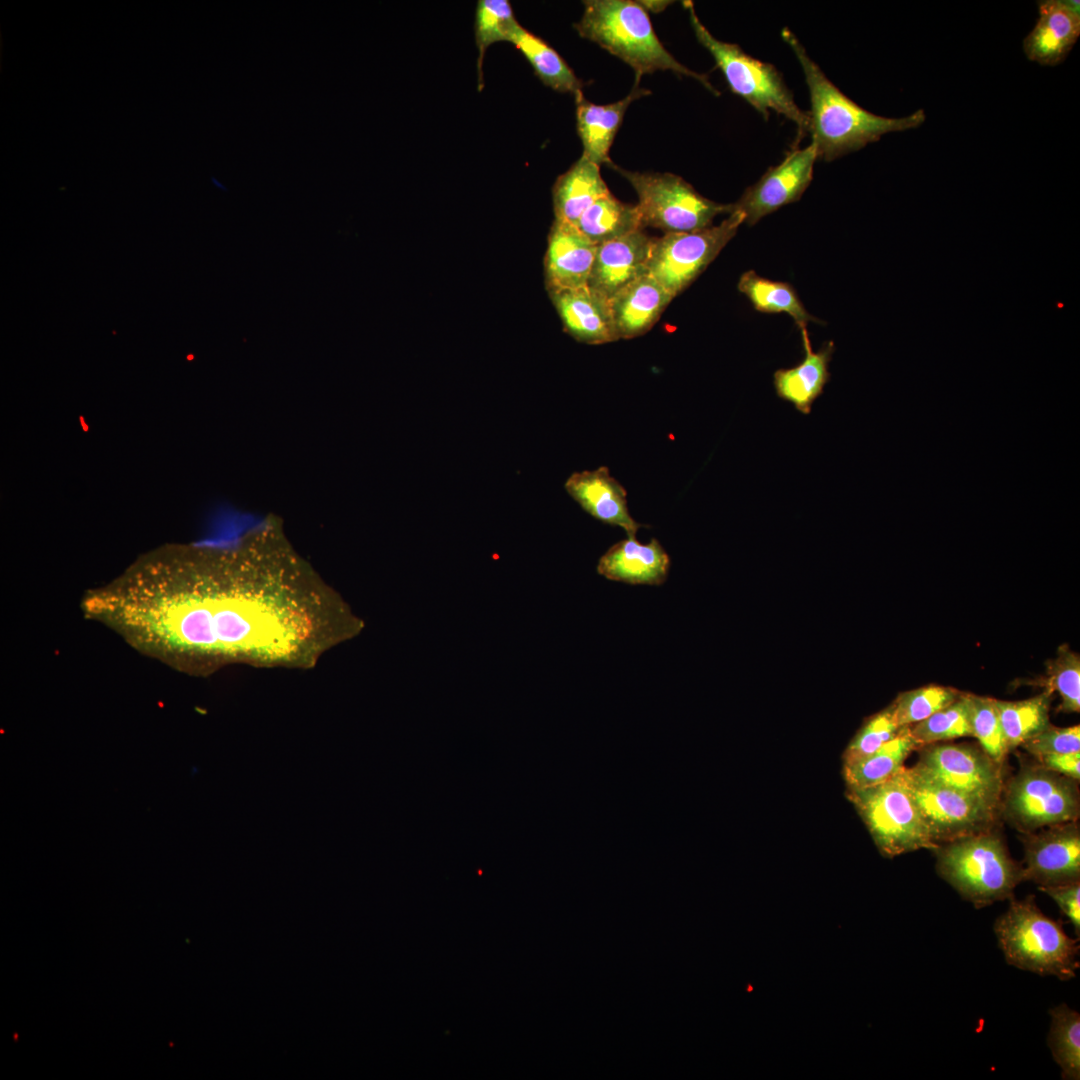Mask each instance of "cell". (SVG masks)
<instances>
[{
  "label": "cell",
  "instance_id": "1",
  "mask_svg": "<svg viewBox=\"0 0 1080 1080\" xmlns=\"http://www.w3.org/2000/svg\"><path fill=\"white\" fill-rule=\"evenodd\" d=\"M241 565H151L93 590L87 616L170 664L293 661L318 650L320 599L296 577Z\"/></svg>",
  "mask_w": 1080,
  "mask_h": 1080
},
{
  "label": "cell",
  "instance_id": "2",
  "mask_svg": "<svg viewBox=\"0 0 1080 1080\" xmlns=\"http://www.w3.org/2000/svg\"><path fill=\"white\" fill-rule=\"evenodd\" d=\"M803 70L810 95L809 133L818 158L832 161L892 132L918 128L925 120L923 109L889 118L873 114L840 91L810 58L804 46L788 28L781 32Z\"/></svg>",
  "mask_w": 1080,
  "mask_h": 1080
},
{
  "label": "cell",
  "instance_id": "3",
  "mask_svg": "<svg viewBox=\"0 0 1080 1080\" xmlns=\"http://www.w3.org/2000/svg\"><path fill=\"white\" fill-rule=\"evenodd\" d=\"M583 5L582 17L575 24L578 34L627 63L637 77L668 70L694 78L719 94L706 75L690 70L665 49L638 1L587 0Z\"/></svg>",
  "mask_w": 1080,
  "mask_h": 1080
},
{
  "label": "cell",
  "instance_id": "4",
  "mask_svg": "<svg viewBox=\"0 0 1080 1080\" xmlns=\"http://www.w3.org/2000/svg\"><path fill=\"white\" fill-rule=\"evenodd\" d=\"M1009 907L994 924L1005 960L1021 970L1062 981L1076 977L1080 966L1079 938L1068 936L1061 920L1046 916L1034 896L1010 898Z\"/></svg>",
  "mask_w": 1080,
  "mask_h": 1080
},
{
  "label": "cell",
  "instance_id": "5",
  "mask_svg": "<svg viewBox=\"0 0 1080 1080\" xmlns=\"http://www.w3.org/2000/svg\"><path fill=\"white\" fill-rule=\"evenodd\" d=\"M933 852L939 876L977 909L1012 898L1024 881L1022 864L992 829L942 843Z\"/></svg>",
  "mask_w": 1080,
  "mask_h": 1080
},
{
  "label": "cell",
  "instance_id": "6",
  "mask_svg": "<svg viewBox=\"0 0 1080 1080\" xmlns=\"http://www.w3.org/2000/svg\"><path fill=\"white\" fill-rule=\"evenodd\" d=\"M683 3L696 39L712 55L731 91L765 118L771 111L783 115L796 124L800 137L805 136L809 132L808 113L798 107L776 67L748 55L737 44L714 37L698 18L693 3Z\"/></svg>",
  "mask_w": 1080,
  "mask_h": 1080
},
{
  "label": "cell",
  "instance_id": "7",
  "mask_svg": "<svg viewBox=\"0 0 1080 1080\" xmlns=\"http://www.w3.org/2000/svg\"><path fill=\"white\" fill-rule=\"evenodd\" d=\"M903 768L884 782L846 792L878 850L889 858L939 846L905 783Z\"/></svg>",
  "mask_w": 1080,
  "mask_h": 1080
},
{
  "label": "cell",
  "instance_id": "8",
  "mask_svg": "<svg viewBox=\"0 0 1080 1080\" xmlns=\"http://www.w3.org/2000/svg\"><path fill=\"white\" fill-rule=\"evenodd\" d=\"M1078 782L1039 762L1022 763L1003 788L1000 813L1022 834L1077 821L1080 815Z\"/></svg>",
  "mask_w": 1080,
  "mask_h": 1080
},
{
  "label": "cell",
  "instance_id": "9",
  "mask_svg": "<svg viewBox=\"0 0 1080 1080\" xmlns=\"http://www.w3.org/2000/svg\"><path fill=\"white\" fill-rule=\"evenodd\" d=\"M610 167L636 191L639 200L636 206L643 228L650 226L665 233L693 232L710 227L720 214L732 213V204L717 203L702 196L678 175L628 171L614 163Z\"/></svg>",
  "mask_w": 1080,
  "mask_h": 1080
},
{
  "label": "cell",
  "instance_id": "10",
  "mask_svg": "<svg viewBox=\"0 0 1080 1080\" xmlns=\"http://www.w3.org/2000/svg\"><path fill=\"white\" fill-rule=\"evenodd\" d=\"M744 221L741 212L733 211L719 225L652 238L647 273L676 297L714 261Z\"/></svg>",
  "mask_w": 1080,
  "mask_h": 1080
},
{
  "label": "cell",
  "instance_id": "11",
  "mask_svg": "<svg viewBox=\"0 0 1080 1080\" xmlns=\"http://www.w3.org/2000/svg\"><path fill=\"white\" fill-rule=\"evenodd\" d=\"M905 783L938 845L991 830L999 809L951 789L914 767L903 768Z\"/></svg>",
  "mask_w": 1080,
  "mask_h": 1080
},
{
  "label": "cell",
  "instance_id": "12",
  "mask_svg": "<svg viewBox=\"0 0 1080 1080\" xmlns=\"http://www.w3.org/2000/svg\"><path fill=\"white\" fill-rule=\"evenodd\" d=\"M919 749L916 770L1000 811L1003 764L969 744L933 743Z\"/></svg>",
  "mask_w": 1080,
  "mask_h": 1080
},
{
  "label": "cell",
  "instance_id": "13",
  "mask_svg": "<svg viewBox=\"0 0 1080 1080\" xmlns=\"http://www.w3.org/2000/svg\"><path fill=\"white\" fill-rule=\"evenodd\" d=\"M817 159L813 143L792 149L780 164L769 168L732 203V212H741L744 222L754 225L766 215L798 201L812 181Z\"/></svg>",
  "mask_w": 1080,
  "mask_h": 1080
},
{
  "label": "cell",
  "instance_id": "14",
  "mask_svg": "<svg viewBox=\"0 0 1080 1080\" xmlns=\"http://www.w3.org/2000/svg\"><path fill=\"white\" fill-rule=\"evenodd\" d=\"M1024 881L1038 887L1080 881V828L1077 821L1047 826L1022 836Z\"/></svg>",
  "mask_w": 1080,
  "mask_h": 1080
},
{
  "label": "cell",
  "instance_id": "15",
  "mask_svg": "<svg viewBox=\"0 0 1080 1080\" xmlns=\"http://www.w3.org/2000/svg\"><path fill=\"white\" fill-rule=\"evenodd\" d=\"M596 248L575 225L555 219L544 257L547 291L587 286Z\"/></svg>",
  "mask_w": 1080,
  "mask_h": 1080
},
{
  "label": "cell",
  "instance_id": "16",
  "mask_svg": "<svg viewBox=\"0 0 1080 1080\" xmlns=\"http://www.w3.org/2000/svg\"><path fill=\"white\" fill-rule=\"evenodd\" d=\"M1080 35L1079 2H1039V18L1023 41L1026 57L1043 66L1062 63Z\"/></svg>",
  "mask_w": 1080,
  "mask_h": 1080
},
{
  "label": "cell",
  "instance_id": "17",
  "mask_svg": "<svg viewBox=\"0 0 1080 1080\" xmlns=\"http://www.w3.org/2000/svg\"><path fill=\"white\" fill-rule=\"evenodd\" d=\"M652 238L642 230L597 245L587 286L610 299L624 286L648 274Z\"/></svg>",
  "mask_w": 1080,
  "mask_h": 1080
},
{
  "label": "cell",
  "instance_id": "18",
  "mask_svg": "<svg viewBox=\"0 0 1080 1080\" xmlns=\"http://www.w3.org/2000/svg\"><path fill=\"white\" fill-rule=\"evenodd\" d=\"M548 294L564 330L578 342L597 345L619 340L606 297L588 286Z\"/></svg>",
  "mask_w": 1080,
  "mask_h": 1080
},
{
  "label": "cell",
  "instance_id": "19",
  "mask_svg": "<svg viewBox=\"0 0 1080 1080\" xmlns=\"http://www.w3.org/2000/svg\"><path fill=\"white\" fill-rule=\"evenodd\" d=\"M568 494L591 516L603 523L623 528L636 536L641 524L629 514L626 490L607 467L573 473L565 482Z\"/></svg>",
  "mask_w": 1080,
  "mask_h": 1080
},
{
  "label": "cell",
  "instance_id": "20",
  "mask_svg": "<svg viewBox=\"0 0 1080 1080\" xmlns=\"http://www.w3.org/2000/svg\"><path fill=\"white\" fill-rule=\"evenodd\" d=\"M670 558L657 539L649 543L627 536L601 556L597 572L606 579L631 585H661L667 579Z\"/></svg>",
  "mask_w": 1080,
  "mask_h": 1080
},
{
  "label": "cell",
  "instance_id": "21",
  "mask_svg": "<svg viewBox=\"0 0 1080 1080\" xmlns=\"http://www.w3.org/2000/svg\"><path fill=\"white\" fill-rule=\"evenodd\" d=\"M640 77L636 76L634 86L623 99L598 105L588 101L583 92L575 96L577 132L583 145V156L601 166H611L609 151L621 126L625 112L630 104L650 93L639 86Z\"/></svg>",
  "mask_w": 1080,
  "mask_h": 1080
},
{
  "label": "cell",
  "instance_id": "22",
  "mask_svg": "<svg viewBox=\"0 0 1080 1080\" xmlns=\"http://www.w3.org/2000/svg\"><path fill=\"white\" fill-rule=\"evenodd\" d=\"M673 297L649 274L633 280L609 299L619 339L645 334L658 321Z\"/></svg>",
  "mask_w": 1080,
  "mask_h": 1080
},
{
  "label": "cell",
  "instance_id": "23",
  "mask_svg": "<svg viewBox=\"0 0 1080 1080\" xmlns=\"http://www.w3.org/2000/svg\"><path fill=\"white\" fill-rule=\"evenodd\" d=\"M805 357L798 365L778 369L773 375L777 396L791 403L800 413H811L813 402L823 393L830 379L829 363L835 350L833 341L814 352L806 328L800 330Z\"/></svg>",
  "mask_w": 1080,
  "mask_h": 1080
},
{
  "label": "cell",
  "instance_id": "24",
  "mask_svg": "<svg viewBox=\"0 0 1080 1080\" xmlns=\"http://www.w3.org/2000/svg\"><path fill=\"white\" fill-rule=\"evenodd\" d=\"M609 193L600 166L582 155L553 186L555 219L575 225L596 200Z\"/></svg>",
  "mask_w": 1080,
  "mask_h": 1080
},
{
  "label": "cell",
  "instance_id": "25",
  "mask_svg": "<svg viewBox=\"0 0 1080 1080\" xmlns=\"http://www.w3.org/2000/svg\"><path fill=\"white\" fill-rule=\"evenodd\" d=\"M920 748L913 738L910 726H903L899 733L874 753L854 763L843 765L847 788H864L884 782L904 767L911 752Z\"/></svg>",
  "mask_w": 1080,
  "mask_h": 1080
},
{
  "label": "cell",
  "instance_id": "26",
  "mask_svg": "<svg viewBox=\"0 0 1080 1080\" xmlns=\"http://www.w3.org/2000/svg\"><path fill=\"white\" fill-rule=\"evenodd\" d=\"M575 226L595 245L643 229L637 206L623 203L611 193L596 200Z\"/></svg>",
  "mask_w": 1080,
  "mask_h": 1080
},
{
  "label": "cell",
  "instance_id": "27",
  "mask_svg": "<svg viewBox=\"0 0 1080 1080\" xmlns=\"http://www.w3.org/2000/svg\"><path fill=\"white\" fill-rule=\"evenodd\" d=\"M737 287L755 310L763 313H787L800 330L806 328L808 322L821 323L807 312L789 283L769 280L749 270L741 275Z\"/></svg>",
  "mask_w": 1080,
  "mask_h": 1080
},
{
  "label": "cell",
  "instance_id": "28",
  "mask_svg": "<svg viewBox=\"0 0 1080 1080\" xmlns=\"http://www.w3.org/2000/svg\"><path fill=\"white\" fill-rule=\"evenodd\" d=\"M511 43L526 57L544 85L557 92L573 95L582 91V81L544 40L520 26Z\"/></svg>",
  "mask_w": 1080,
  "mask_h": 1080
},
{
  "label": "cell",
  "instance_id": "29",
  "mask_svg": "<svg viewBox=\"0 0 1080 1080\" xmlns=\"http://www.w3.org/2000/svg\"><path fill=\"white\" fill-rule=\"evenodd\" d=\"M1052 693H1042L1020 701L995 699L1008 752L1030 740L1049 724Z\"/></svg>",
  "mask_w": 1080,
  "mask_h": 1080
},
{
  "label": "cell",
  "instance_id": "30",
  "mask_svg": "<svg viewBox=\"0 0 1080 1080\" xmlns=\"http://www.w3.org/2000/svg\"><path fill=\"white\" fill-rule=\"evenodd\" d=\"M1048 1046L1062 1079H1080V1014L1066 1004L1050 1010Z\"/></svg>",
  "mask_w": 1080,
  "mask_h": 1080
},
{
  "label": "cell",
  "instance_id": "31",
  "mask_svg": "<svg viewBox=\"0 0 1080 1080\" xmlns=\"http://www.w3.org/2000/svg\"><path fill=\"white\" fill-rule=\"evenodd\" d=\"M913 738L920 747L972 736L969 693H962L954 702L928 718L910 726Z\"/></svg>",
  "mask_w": 1080,
  "mask_h": 1080
},
{
  "label": "cell",
  "instance_id": "32",
  "mask_svg": "<svg viewBox=\"0 0 1080 1080\" xmlns=\"http://www.w3.org/2000/svg\"><path fill=\"white\" fill-rule=\"evenodd\" d=\"M520 26L507 0L478 1L475 17V39L479 52V70H481L486 49L495 42H511Z\"/></svg>",
  "mask_w": 1080,
  "mask_h": 1080
},
{
  "label": "cell",
  "instance_id": "33",
  "mask_svg": "<svg viewBox=\"0 0 1080 1080\" xmlns=\"http://www.w3.org/2000/svg\"><path fill=\"white\" fill-rule=\"evenodd\" d=\"M962 692L952 687L927 685L899 694L891 704L896 723L914 725L954 702Z\"/></svg>",
  "mask_w": 1080,
  "mask_h": 1080
},
{
  "label": "cell",
  "instance_id": "34",
  "mask_svg": "<svg viewBox=\"0 0 1080 1080\" xmlns=\"http://www.w3.org/2000/svg\"><path fill=\"white\" fill-rule=\"evenodd\" d=\"M1042 686L1061 696L1059 710L1064 713L1080 711V657L1067 645L1059 647L1054 659L1047 663V676Z\"/></svg>",
  "mask_w": 1080,
  "mask_h": 1080
},
{
  "label": "cell",
  "instance_id": "35",
  "mask_svg": "<svg viewBox=\"0 0 1080 1080\" xmlns=\"http://www.w3.org/2000/svg\"><path fill=\"white\" fill-rule=\"evenodd\" d=\"M970 725L984 752L1003 764L1008 750L1001 728L995 699L969 694Z\"/></svg>",
  "mask_w": 1080,
  "mask_h": 1080
},
{
  "label": "cell",
  "instance_id": "36",
  "mask_svg": "<svg viewBox=\"0 0 1080 1080\" xmlns=\"http://www.w3.org/2000/svg\"><path fill=\"white\" fill-rule=\"evenodd\" d=\"M890 705L872 716L849 743L843 754V765L854 763L874 753L900 731Z\"/></svg>",
  "mask_w": 1080,
  "mask_h": 1080
},
{
  "label": "cell",
  "instance_id": "37",
  "mask_svg": "<svg viewBox=\"0 0 1080 1080\" xmlns=\"http://www.w3.org/2000/svg\"><path fill=\"white\" fill-rule=\"evenodd\" d=\"M1021 747L1035 758L1048 754L1080 752V726L1056 727L1049 724Z\"/></svg>",
  "mask_w": 1080,
  "mask_h": 1080
},
{
  "label": "cell",
  "instance_id": "38",
  "mask_svg": "<svg viewBox=\"0 0 1080 1080\" xmlns=\"http://www.w3.org/2000/svg\"><path fill=\"white\" fill-rule=\"evenodd\" d=\"M1059 906L1062 913L1070 920L1077 937L1080 936V881L1054 886L1039 887Z\"/></svg>",
  "mask_w": 1080,
  "mask_h": 1080
},
{
  "label": "cell",
  "instance_id": "39",
  "mask_svg": "<svg viewBox=\"0 0 1080 1080\" xmlns=\"http://www.w3.org/2000/svg\"><path fill=\"white\" fill-rule=\"evenodd\" d=\"M1042 766L1057 773L1080 780V752L1048 754L1036 758Z\"/></svg>",
  "mask_w": 1080,
  "mask_h": 1080
},
{
  "label": "cell",
  "instance_id": "40",
  "mask_svg": "<svg viewBox=\"0 0 1080 1080\" xmlns=\"http://www.w3.org/2000/svg\"><path fill=\"white\" fill-rule=\"evenodd\" d=\"M638 3L648 12L659 13L666 9L670 5L671 1L666 0H641Z\"/></svg>",
  "mask_w": 1080,
  "mask_h": 1080
}]
</instances>
